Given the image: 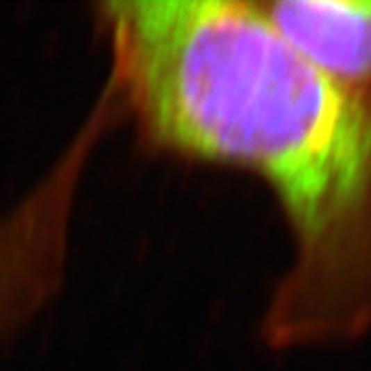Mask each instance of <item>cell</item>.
<instances>
[{"label": "cell", "instance_id": "1", "mask_svg": "<svg viewBox=\"0 0 371 371\" xmlns=\"http://www.w3.org/2000/svg\"><path fill=\"white\" fill-rule=\"evenodd\" d=\"M108 81L145 142L238 165L277 194L295 262L266 318L279 345L371 315V99L313 68L246 0H112Z\"/></svg>", "mask_w": 371, "mask_h": 371}, {"label": "cell", "instance_id": "2", "mask_svg": "<svg viewBox=\"0 0 371 371\" xmlns=\"http://www.w3.org/2000/svg\"><path fill=\"white\" fill-rule=\"evenodd\" d=\"M87 167L83 153L62 151L42 180L0 217V336L25 324L58 291Z\"/></svg>", "mask_w": 371, "mask_h": 371}, {"label": "cell", "instance_id": "3", "mask_svg": "<svg viewBox=\"0 0 371 371\" xmlns=\"http://www.w3.org/2000/svg\"><path fill=\"white\" fill-rule=\"evenodd\" d=\"M274 29L334 85L371 99V0H258Z\"/></svg>", "mask_w": 371, "mask_h": 371}]
</instances>
